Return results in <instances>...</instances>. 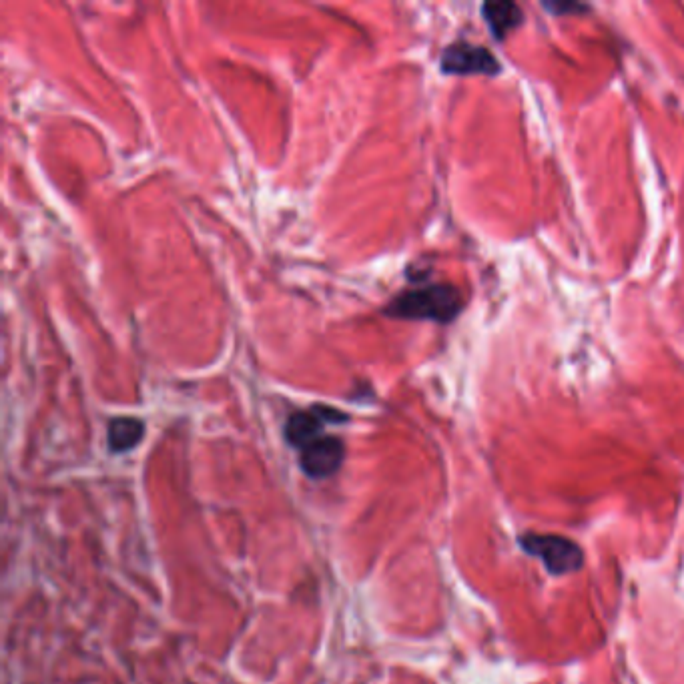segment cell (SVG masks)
<instances>
[{"label":"cell","instance_id":"obj_1","mask_svg":"<svg viewBox=\"0 0 684 684\" xmlns=\"http://www.w3.org/2000/svg\"><path fill=\"white\" fill-rule=\"evenodd\" d=\"M464 309V295L452 283H428L402 291L390 301L386 313L398 319H426L452 323Z\"/></svg>","mask_w":684,"mask_h":684},{"label":"cell","instance_id":"obj_2","mask_svg":"<svg viewBox=\"0 0 684 684\" xmlns=\"http://www.w3.org/2000/svg\"><path fill=\"white\" fill-rule=\"evenodd\" d=\"M522 548L544 562L550 574H568L584 564V554L580 546L568 538L552 534H526L520 540Z\"/></svg>","mask_w":684,"mask_h":684},{"label":"cell","instance_id":"obj_3","mask_svg":"<svg viewBox=\"0 0 684 684\" xmlns=\"http://www.w3.org/2000/svg\"><path fill=\"white\" fill-rule=\"evenodd\" d=\"M440 67L446 75H486L496 77L502 73L500 61L490 53L486 47L472 45V43H454L444 49Z\"/></svg>","mask_w":684,"mask_h":684},{"label":"cell","instance_id":"obj_4","mask_svg":"<svg viewBox=\"0 0 684 684\" xmlns=\"http://www.w3.org/2000/svg\"><path fill=\"white\" fill-rule=\"evenodd\" d=\"M339 422H348V416L344 412H339L329 406H311L309 410H301L289 416L285 424V438L293 448L303 450L317 438L325 436L323 428L327 424H339Z\"/></svg>","mask_w":684,"mask_h":684},{"label":"cell","instance_id":"obj_5","mask_svg":"<svg viewBox=\"0 0 684 684\" xmlns=\"http://www.w3.org/2000/svg\"><path fill=\"white\" fill-rule=\"evenodd\" d=\"M299 452V466L303 474L311 480H323L333 476L346 458V446L335 436H321Z\"/></svg>","mask_w":684,"mask_h":684},{"label":"cell","instance_id":"obj_6","mask_svg":"<svg viewBox=\"0 0 684 684\" xmlns=\"http://www.w3.org/2000/svg\"><path fill=\"white\" fill-rule=\"evenodd\" d=\"M482 17L496 41H504L524 21L522 9L516 3H508V0H502V3H486L482 7Z\"/></svg>","mask_w":684,"mask_h":684},{"label":"cell","instance_id":"obj_7","mask_svg":"<svg viewBox=\"0 0 684 684\" xmlns=\"http://www.w3.org/2000/svg\"><path fill=\"white\" fill-rule=\"evenodd\" d=\"M145 436V424L137 418H115L109 422L107 428V442L109 450L115 454H123L139 446V442Z\"/></svg>","mask_w":684,"mask_h":684},{"label":"cell","instance_id":"obj_8","mask_svg":"<svg viewBox=\"0 0 684 684\" xmlns=\"http://www.w3.org/2000/svg\"><path fill=\"white\" fill-rule=\"evenodd\" d=\"M550 13H554L556 17H564L566 13H584V11H588L584 5H574V3H546L544 5Z\"/></svg>","mask_w":684,"mask_h":684}]
</instances>
